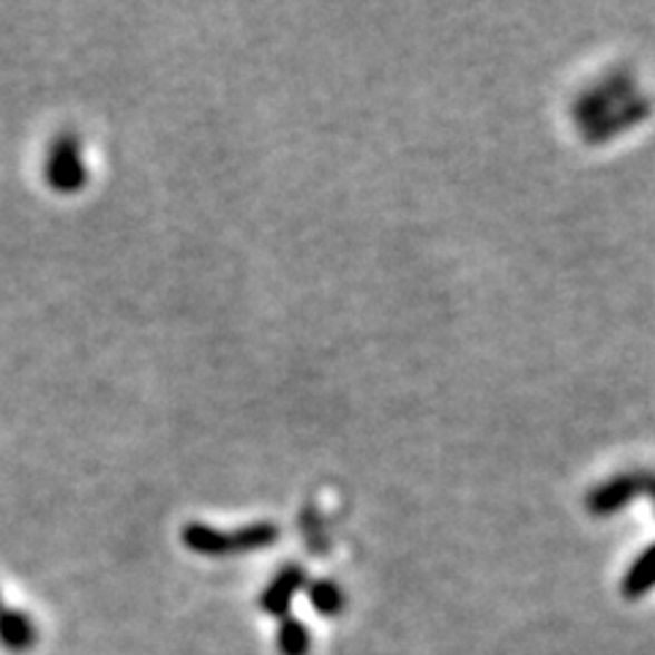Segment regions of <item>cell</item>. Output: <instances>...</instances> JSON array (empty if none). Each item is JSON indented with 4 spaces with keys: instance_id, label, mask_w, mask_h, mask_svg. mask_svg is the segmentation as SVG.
<instances>
[{
    "instance_id": "1",
    "label": "cell",
    "mask_w": 655,
    "mask_h": 655,
    "mask_svg": "<svg viewBox=\"0 0 655 655\" xmlns=\"http://www.w3.org/2000/svg\"><path fill=\"white\" fill-rule=\"evenodd\" d=\"M186 549L197 551L205 557H227V555H248V551L268 549L278 541V527L273 521H254V525L241 527V530L224 532L214 530L199 521H189L180 532Z\"/></svg>"
},
{
    "instance_id": "2",
    "label": "cell",
    "mask_w": 655,
    "mask_h": 655,
    "mask_svg": "<svg viewBox=\"0 0 655 655\" xmlns=\"http://www.w3.org/2000/svg\"><path fill=\"white\" fill-rule=\"evenodd\" d=\"M655 470H628L606 478L585 495V508L593 517H615L626 511L630 502L653 491Z\"/></svg>"
},
{
    "instance_id": "3",
    "label": "cell",
    "mask_w": 655,
    "mask_h": 655,
    "mask_svg": "<svg viewBox=\"0 0 655 655\" xmlns=\"http://www.w3.org/2000/svg\"><path fill=\"white\" fill-rule=\"evenodd\" d=\"M636 94V77L628 69H615L609 75H604L596 80L590 88L581 90L574 101V120L579 126L590 124L598 115L609 113L612 107L623 105Z\"/></svg>"
},
{
    "instance_id": "4",
    "label": "cell",
    "mask_w": 655,
    "mask_h": 655,
    "mask_svg": "<svg viewBox=\"0 0 655 655\" xmlns=\"http://www.w3.org/2000/svg\"><path fill=\"white\" fill-rule=\"evenodd\" d=\"M651 113H653L651 96L634 94L630 99L623 101V105L612 107L609 113L598 115L596 120H590V124L581 126V139L590 145H604V143H609V139L620 137L623 131L645 124V120L651 118Z\"/></svg>"
},
{
    "instance_id": "5",
    "label": "cell",
    "mask_w": 655,
    "mask_h": 655,
    "mask_svg": "<svg viewBox=\"0 0 655 655\" xmlns=\"http://www.w3.org/2000/svg\"><path fill=\"white\" fill-rule=\"evenodd\" d=\"M47 184L52 186L55 192L63 194H75L80 192L85 184H88V169H85L82 162V150L77 137L71 135H60L52 143L50 156H47Z\"/></svg>"
},
{
    "instance_id": "6",
    "label": "cell",
    "mask_w": 655,
    "mask_h": 655,
    "mask_svg": "<svg viewBox=\"0 0 655 655\" xmlns=\"http://www.w3.org/2000/svg\"><path fill=\"white\" fill-rule=\"evenodd\" d=\"M306 585V571H303L299 563H290V566H284L282 571L273 576L271 585L265 587V593L260 596V606H263V612H268L271 617L284 620V617L290 615V609H293L295 596H299Z\"/></svg>"
},
{
    "instance_id": "7",
    "label": "cell",
    "mask_w": 655,
    "mask_h": 655,
    "mask_svg": "<svg viewBox=\"0 0 655 655\" xmlns=\"http://www.w3.org/2000/svg\"><path fill=\"white\" fill-rule=\"evenodd\" d=\"M39 639V630H36L33 620L20 609H3L0 606V645L6 651L22 653L28 647L36 645Z\"/></svg>"
},
{
    "instance_id": "8",
    "label": "cell",
    "mask_w": 655,
    "mask_h": 655,
    "mask_svg": "<svg viewBox=\"0 0 655 655\" xmlns=\"http://www.w3.org/2000/svg\"><path fill=\"white\" fill-rule=\"evenodd\" d=\"M620 590H623V598L628 600L645 598L647 593L655 590V544L647 546V549L642 551L634 563H630L626 576H623Z\"/></svg>"
},
{
    "instance_id": "9",
    "label": "cell",
    "mask_w": 655,
    "mask_h": 655,
    "mask_svg": "<svg viewBox=\"0 0 655 655\" xmlns=\"http://www.w3.org/2000/svg\"><path fill=\"white\" fill-rule=\"evenodd\" d=\"M309 600H312L314 612L323 617H336L344 609V593L333 579H317L309 581Z\"/></svg>"
},
{
    "instance_id": "10",
    "label": "cell",
    "mask_w": 655,
    "mask_h": 655,
    "mask_svg": "<svg viewBox=\"0 0 655 655\" xmlns=\"http://www.w3.org/2000/svg\"><path fill=\"white\" fill-rule=\"evenodd\" d=\"M276 647L278 655H309V647H312L309 628L295 617H284L276 634Z\"/></svg>"
},
{
    "instance_id": "11",
    "label": "cell",
    "mask_w": 655,
    "mask_h": 655,
    "mask_svg": "<svg viewBox=\"0 0 655 655\" xmlns=\"http://www.w3.org/2000/svg\"><path fill=\"white\" fill-rule=\"evenodd\" d=\"M651 500H653V508H655V478H653V491H651Z\"/></svg>"
}]
</instances>
